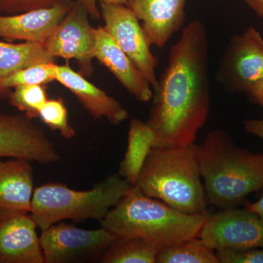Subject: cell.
Here are the masks:
<instances>
[{
	"instance_id": "6da1fadb",
	"label": "cell",
	"mask_w": 263,
	"mask_h": 263,
	"mask_svg": "<svg viewBox=\"0 0 263 263\" xmlns=\"http://www.w3.org/2000/svg\"><path fill=\"white\" fill-rule=\"evenodd\" d=\"M205 26L195 20L183 29L169 52L146 124L154 147L195 143L210 109L209 44Z\"/></svg>"
},
{
	"instance_id": "7a4b0ae2",
	"label": "cell",
	"mask_w": 263,
	"mask_h": 263,
	"mask_svg": "<svg viewBox=\"0 0 263 263\" xmlns=\"http://www.w3.org/2000/svg\"><path fill=\"white\" fill-rule=\"evenodd\" d=\"M208 202L221 209L238 206L263 186V153L235 144L224 130L210 132L197 146Z\"/></svg>"
},
{
	"instance_id": "3957f363",
	"label": "cell",
	"mask_w": 263,
	"mask_h": 263,
	"mask_svg": "<svg viewBox=\"0 0 263 263\" xmlns=\"http://www.w3.org/2000/svg\"><path fill=\"white\" fill-rule=\"evenodd\" d=\"M209 215L180 212L134 186L100 222L118 238H142L160 249L199 237Z\"/></svg>"
},
{
	"instance_id": "277c9868",
	"label": "cell",
	"mask_w": 263,
	"mask_h": 263,
	"mask_svg": "<svg viewBox=\"0 0 263 263\" xmlns=\"http://www.w3.org/2000/svg\"><path fill=\"white\" fill-rule=\"evenodd\" d=\"M146 196L188 214L206 212L197 145L153 147L136 185Z\"/></svg>"
},
{
	"instance_id": "5b68a950",
	"label": "cell",
	"mask_w": 263,
	"mask_h": 263,
	"mask_svg": "<svg viewBox=\"0 0 263 263\" xmlns=\"http://www.w3.org/2000/svg\"><path fill=\"white\" fill-rule=\"evenodd\" d=\"M133 186L119 174L110 175L88 190L45 183L34 189L30 214L41 231L67 219L101 221Z\"/></svg>"
},
{
	"instance_id": "8992f818",
	"label": "cell",
	"mask_w": 263,
	"mask_h": 263,
	"mask_svg": "<svg viewBox=\"0 0 263 263\" xmlns=\"http://www.w3.org/2000/svg\"><path fill=\"white\" fill-rule=\"evenodd\" d=\"M116 236L101 227L85 230L60 221L42 230L40 241L45 263L100 260Z\"/></svg>"
},
{
	"instance_id": "52a82bcc",
	"label": "cell",
	"mask_w": 263,
	"mask_h": 263,
	"mask_svg": "<svg viewBox=\"0 0 263 263\" xmlns=\"http://www.w3.org/2000/svg\"><path fill=\"white\" fill-rule=\"evenodd\" d=\"M100 7L104 28L155 91L159 83L155 73L158 59L151 51L152 44L140 21L127 5L100 3Z\"/></svg>"
},
{
	"instance_id": "ba28073f",
	"label": "cell",
	"mask_w": 263,
	"mask_h": 263,
	"mask_svg": "<svg viewBox=\"0 0 263 263\" xmlns=\"http://www.w3.org/2000/svg\"><path fill=\"white\" fill-rule=\"evenodd\" d=\"M200 238L215 251L263 248V218L243 209H221L209 214Z\"/></svg>"
},
{
	"instance_id": "9c48e42d",
	"label": "cell",
	"mask_w": 263,
	"mask_h": 263,
	"mask_svg": "<svg viewBox=\"0 0 263 263\" xmlns=\"http://www.w3.org/2000/svg\"><path fill=\"white\" fill-rule=\"evenodd\" d=\"M84 7L73 0L72 7L44 43L51 56L75 60L84 76L92 74L94 60V29Z\"/></svg>"
},
{
	"instance_id": "30bf717a",
	"label": "cell",
	"mask_w": 263,
	"mask_h": 263,
	"mask_svg": "<svg viewBox=\"0 0 263 263\" xmlns=\"http://www.w3.org/2000/svg\"><path fill=\"white\" fill-rule=\"evenodd\" d=\"M0 157L43 164L60 160L56 146L42 128L24 114L0 113Z\"/></svg>"
},
{
	"instance_id": "8fae6325",
	"label": "cell",
	"mask_w": 263,
	"mask_h": 263,
	"mask_svg": "<svg viewBox=\"0 0 263 263\" xmlns=\"http://www.w3.org/2000/svg\"><path fill=\"white\" fill-rule=\"evenodd\" d=\"M219 74L229 89L247 93L262 79L263 38L258 30L250 27L232 38Z\"/></svg>"
},
{
	"instance_id": "7c38bea8",
	"label": "cell",
	"mask_w": 263,
	"mask_h": 263,
	"mask_svg": "<svg viewBox=\"0 0 263 263\" xmlns=\"http://www.w3.org/2000/svg\"><path fill=\"white\" fill-rule=\"evenodd\" d=\"M30 213L0 209V263H45Z\"/></svg>"
},
{
	"instance_id": "4fadbf2b",
	"label": "cell",
	"mask_w": 263,
	"mask_h": 263,
	"mask_svg": "<svg viewBox=\"0 0 263 263\" xmlns=\"http://www.w3.org/2000/svg\"><path fill=\"white\" fill-rule=\"evenodd\" d=\"M94 34V58L108 68L120 84L138 101H149L153 97L152 86L119 47L115 40L104 27L95 28Z\"/></svg>"
},
{
	"instance_id": "5bb4252c",
	"label": "cell",
	"mask_w": 263,
	"mask_h": 263,
	"mask_svg": "<svg viewBox=\"0 0 263 263\" xmlns=\"http://www.w3.org/2000/svg\"><path fill=\"white\" fill-rule=\"evenodd\" d=\"M73 0L50 8L15 15H0V37L9 42L45 43L68 13Z\"/></svg>"
},
{
	"instance_id": "9a60e30c",
	"label": "cell",
	"mask_w": 263,
	"mask_h": 263,
	"mask_svg": "<svg viewBox=\"0 0 263 263\" xmlns=\"http://www.w3.org/2000/svg\"><path fill=\"white\" fill-rule=\"evenodd\" d=\"M55 81L63 85L95 119L105 118L113 124H120L127 120L129 113L120 103L105 91L76 72L68 64H54Z\"/></svg>"
},
{
	"instance_id": "2e32d148",
	"label": "cell",
	"mask_w": 263,
	"mask_h": 263,
	"mask_svg": "<svg viewBox=\"0 0 263 263\" xmlns=\"http://www.w3.org/2000/svg\"><path fill=\"white\" fill-rule=\"evenodd\" d=\"M186 0H128L127 6L143 22L151 44L163 48L185 20Z\"/></svg>"
},
{
	"instance_id": "e0dca14e",
	"label": "cell",
	"mask_w": 263,
	"mask_h": 263,
	"mask_svg": "<svg viewBox=\"0 0 263 263\" xmlns=\"http://www.w3.org/2000/svg\"><path fill=\"white\" fill-rule=\"evenodd\" d=\"M34 190L30 161L0 157V209L30 213Z\"/></svg>"
},
{
	"instance_id": "ac0fdd59",
	"label": "cell",
	"mask_w": 263,
	"mask_h": 263,
	"mask_svg": "<svg viewBox=\"0 0 263 263\" xmlns=\"http://www.w3.org/2000/svg\"><path fill=\"white\" fill-rule=\"evenodd\" d=\"M155 136L146 122L132 119L128 132L127 147L121 162L119 174L135 186L150 151Z\"/></svg>"
},
{
	"instance_id": "d6986e66",
	"label": "cell",
	"mask_w": 263,
	"mask_h": 263,
	"mask_svg": "<svg viewBox=\"0 0 263 263\" xmlns=\"http://www.w3.org/2000/svg\"><path fill=\"white\" fill-rule=\"evenodd\" d=\"M54 60L44 43L0 41V80L29 66L54 62Z\"/></svg>"
},
{
	"instance_id": "ffe728a7",
	"label": "cell",
	"mask_w": 263,
	"mask_h": 263,
	"mask_svg": "<svg viewBox=\"0 0 263 263\" xmlns=\"http://www.w3.org/2000/svg\"><path fill=\"white\" fill-rule=\"evenodd\" d=\"M159 249L140 238H118L100 257L102 263H156Z\"/></svg>"
},
{
	"instance_id": "44dd1931",
	"label": "cell",
	"mask_w": 263,
	"mask_h": 263,
	"mask_svg": "<svg viewBox=\"0 0 263 263\" xmlns=\"http://www.w3.org/2000/svg\"><path fill=\"white\" fill-rule=\"evenodd\" d=\"M156 263H219L215 250L200 238L159 249Z\"/></svg>"
},
{
	"instance_id": "7402d4cb",
	"label": "cell",
	"mask_w": 263,
	"mask_h": 263,
	"mask_svg": "<svg viewBox=\"0 0 263 263\" xmlns=\"http://www.w3.org/2000/svg\"><path fill=\"white\" fill-rule=\"evenodd\" d=\"M9 103L19 111L33 119L48 100L46 85H19L10 92Z\"/></svg>"
},
{
	"instance_id": "603a6c76",
	"label": "cell",
	"mask_w": 263,
	"mask_h": 263,
	"mask_svg": "<svg viewBox=\"0 0 263 263\" xmlns=\"http://www.w3.org/2000/svg\"><path fill=\"white\" fill-rule=\"evenodd\" d=\"M54 62L41 63L12 74L0 80V92L19 85H46L55 81Z\"/></svg>"
},
{
	"instance_id": "cb8c5ba5",
	"label": "cell",
	"mask_w": 263,
	"mask_h": 263,
	"mask_svg": "<svg viewBox=\"0 0 263 263\" xmlns=\"http://www.w3.org/2000/svg\"><path fill=\"white\" fill-rule=\"evenodd\" d=\"M39 117L51 130L58 131L66 139L76 136V130L69 122L68 112L62 98L48 99L40 110Z\"/></svg>"
},
{
	"instance_id": "d4e9b609",
	"label": "cell",
	"mask_w": 263,
	"mask_h": 263,
	"mask_svg": "<svg viewBox=\"0 0 263 263\" xmlns=\"http://www.w3.org/2000/svg\"><path fill=\"white\" fill-rule=\"evenodd\" d=\"M70 0H0V13L15 15L30 10L44 9Z\"/></svg>"
},
{
	"instance_id": "484cf974",
	"label": "cell",
	"mask_w": 263,
	"mask_h": 263,
	"mask_svg": "<svg viewBox=\"0 0 263 263\" xmlns=\"http://www.w3.org/2000/svg\"><path fill=\"white\" fill-rule=\"evenodd\" d=\"M219 263H263V248L247 250H217Z\"/></svg>"
},
{
	"instance_id": "4316f807",
	"label": "cell",
	"mask_w": 263,
	"mask_h": 263,
	"mask_svg": "<svg viewBox=\"0 0 263 263\" xmlns=\"http://www.w3.org/2000/svg\"><path fill=\"white\" fill-rule=\"evenodd\" d=\"M82 5L89 13V16L95 20L101 18L100 10L98 3H108V4H122L127 5L128 0H76Z\"/></svg>"
},
{
	"instance_id": "83f0119b",
	"label": "cell",
	"mask_w": 263,
	"mask_h": 263,
	"mask_svg": "<svg viewBox=\"0 0 263 263\" xmlns=\"http://www.w3.org/2000/svg\"><path fill=\"white\" fill-rule=\"evenodd\" d=\"M243 126L247 133L263 140V119L246 120Z\"/></svg>"
},
{
	"instance_id": "f1b7e54d",
	"label": "cell",
	"mask_w": 263,
	"mask_h": 263,
	"mask_svg": "<svg viewBox=\"0 0 263 263\" xmlns=\"http://www.w3.org/2000/svg\"><path fill=\"white\" fill-rule=\"evenodd\" d=\"M247 94L252 102L257 104L263 109V77L257 84L254 85L253 87L249 90Z\"/></svg>"
},
{
	"instance_id": "f546056e",
	"label": "cell",
	"mask_w": 263,
	"mask_h": 263,
	"mask_svg": "<svg viewBox=\"0 0 263 263\" xmlns=\"http://www.w3.org/2000/svg\"><path fill=\"white\" fill-rule=\"evenodd\" d=\"M261 190H262V195L260 198L253 203L247 202L245 203V209L263 218V186Z\"/></svg>"
},
{
	"instance_id": "4dcf8cb0",
	"label": "cell",
	"mask_w": 263,
	"mask_h": 263,
	"mask_svg": "<svg viewBox=\"0 0 263 263\" xmlns=\"http://www.w3.org/2000/svg\"><path fill=\"white\" fill-rule=\"evenodd\" d=\"M245 2L257 15L263 18V0H245Z\"/></svg>"
}]
</instances>
